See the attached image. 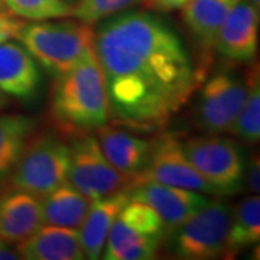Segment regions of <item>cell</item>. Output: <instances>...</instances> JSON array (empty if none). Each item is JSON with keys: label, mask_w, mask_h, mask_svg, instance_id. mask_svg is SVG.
Listing matches in <instances>:
<instances>
[{"label": "cell", "mask_w": 260, "mask_h": 260, "mask_svg": "<svg viewBox=\"0 0 260 260\" xmlns=\"http://www.w3.org/2000/svg\"><path fill=\"white\" fill-rule=\"evenodd\" d=\"M165 237L160 215L150 205L130 200L114 220L102 256L106 260L153 259Z\"/></svg>", "instance_id": "cell-4"}, {"label": "cell", "mask_w": 260, "mask_h": 260, "mask_svg": "<svg viewBox=\"0 0 260 260\" xmlns=\"http://www.w3.org/2000/svg\"><path fill=\"white\" fill-rule=\"evenodd\" d=\"M259 42V9L247 0H237L217 34L214 48L233 62L251 61Z\"/></svg>", "instance_id": "cell-12"}, {"label": "cell", "mask_w": 260, "mask_h": 260, "mask_svg": "<svg viewBox=\"0 0 260 260\" xmlns=\"http://www.w3.org/2000/svg\"><path fill=\"white\" fill-rule=\"evenodd\" d=\"M140 2L142 0H77L73 6V16L84 23L93 25L133 8Z\"/></svg>", "instance_id": "cell-24"}, {"label": "cell", "mask_w": 260, "mask_h": 260, "mask_svg": "<svg viewBox=\"0 0 260 260\" xmlns=\"http://www.w3.org/2000/svg\"><path fill=\"white\" fill-rule=\"evenodd\" d=\"M16 251L26 260H81L84 251L78 230L56 225H41L18 243Z\"/></svg>", "instance_id": "cell-17"}, {"label": "cell", "mask_w": 260, "mask_h": 260, "mask_svg": "<svg viewBox=\"0 0 260 260\" xmlns=\"http://www.w3.org/2000/svg\"><path fill=\"white\" fill-rule=\"evenodd\" d=\"M42 75L37 61L18 44H0V91L29 102L37 97Z\"/></svg>", "instance_id": "cell-13"}, {"label": "cell", "mask_w": 260, "mask_h": 260, "mask_svg": "<svg viewBox=\"0 0 260 260\" xmlns=\"http://www.w3.org/2000/svg\"><path fill=\"white\" fill-rule=\"evenodd\" d=\"M25 25L26 22L16 15L0 10V44L8 42L13 38H18L19 32Z\"/></svg>", "instance_id": "cell-25"}, {"label": "cell", "mask_w": 260, "mask_h": 260, "mask_svg": "<svg viewBox=\"0 0 260 260\" xmlns=\"http://www.w3.org/2000/svg\"><path fill=\"white\" fill-rule=\"evenodd\" d=\"M65 3H68V5H71V6H74L75 3H77V0H64Z\"/></svg>", "instance_id": "cell-31"}, {"label": "cell", "mask_w": 260, "mask_h": 260, "mask_svg": "<svg viewBox=\"0 0 260 260\" xmlns=\"http://www.w3.org/2000/svg\"><path fill=\"white\" fill-rule=\"evenodd\" d=\"M3 6H5V3H3V0H0V10L3 9Z\"/></svg>", "instance_id": "cell-32"}, {"label": "cell", "mask_w": 260, "mask_h": 260, "mask_svg": "<svg viewBox=\"0 0 260 260\" xmlns=\"http://www.w3.org/2000/svg\"><path fill=\"white\" fill-rule=\"evenodd\" d=\"M94 54L102 67L110 116L142 132L165 127L203 75L182 39L149 12H124L94 30Z\"/></svg>", "instance_id": "cell-1"}, {"label": "cell", "mask_w": 260, "mask_h": 260, "mask_svg": "<svg viewBox=\"0 0 260 260\" xmlns=\"http://www.w3.org/2000/svg\"><path fill=\"white\" fill-rule=\"evenodd\" d=\"M243 142L254 143L260 138V83L257 67L249 77V93L229 130Z\"/></svg>", "instance_id": "cell-22"}, {"label": "cell", "mask_w": 260, "mask_h": 260, "mask_svg": "<svg viewBox=\"0 0 260 260\" xmlns=\"http://www.w3.org/2000/svg\"><path fill=\"white\" fill-rule=\"evenodd\" d=\"M41 201L42 223L78 230L91 205L88 200L68 181L45 195Z\"/></svg>", "instance_id": "cell-18"}, {"label": "cell", "mask_w": 260, "mask_h": 260, "mask_svg": "<svg viewBox=\"0 0 260 260\" xmlns=\"http://www.w3.org/2000/svg\"><path fill=\"white\" fill-rule=\"evenodd\" d=\"M188 0H142L143 6L149 10L155 12H174L179 10Z\"/></svg>", "instance_id": "cell-27"}, {"label": "cell", "mask_w": 260, "mask_h": 260, "mask_svg": "<svg viewBox=\"0 0 260 260\" xmlns=\"http://www.w3.org/2000/svg\"><path fill=\"white\" fill-rule=\"evenodd\" d=\"M259 155L256 153L250 160L249 168H246L244 171V181H243V184H246L253 194H259Z\"/></svg>", "instance_id": "cell-26"}, {"label": "cell", "mask_w": 260, "mask_h": 260, "mask_svg": "<svg viewBox=\"0 0 260 260\" xmlns=\"http://www.w3.org/2000/svg\"><path fill=\"white\" fill-rule=\"evenodd\" d=\"M232 208L223 201H208L169 234L172 253L185 260L225 257Z\"/></svg>", "instance_id": "cell-6"}, {"label": "cell", "mask_w": 260, "mask_h": 260, "mask_svg": "<svg viewBox=\"0 0 260 260\" xmlns=\"http://www.w3.org/2000/svg\"><path fill=\"white\" fill-rule=\"evenodd\" d=\"M142 182H158L203 194L217 195L213 186L191 165L182 150L181 142L174 135H164L155 140L148 165L130 179L129 186Z\"/></svg>", "instance_id": "cell-10"}, {"label": "cell", "mask_w": 260, "mask_h": 260, "mask_svg": "<svg viewBox=\"0 0 260 260\" xmlns=\"http://www.w3.org/2000/svg\"><path fill=\"white\" fill-rule=\"evenodd\" d=\"M20 259L19 257V253L16 250H12L8 243L3 242L0 239V260H18Z\"/></svg>", "instance_id": "cell-28"}, {"label": "cell", "mask_w": 260, "mask_h": 260, "mask_svg": "<svg viewBox=\"0 0 260 260\" xmlns=\"http://www.w3.org/2000/svg\"><path fill=\"white\" fill-rule=\"evenodd\" d=\"M237 0H188L181 8L188 29L205 49H213L217 34Z\"/></svg>", "instance_id": "cell-19"}, {"label": "cell", "mask_w": 260, "mask_h": 260, "mask_svg": "<svg viewBox=\"0 0 260 260\" xmlns=\"http://www.w3.org/2000/svg\"><path fill=\"white\" fill-rule=\"evenodd\" d=\"M129 201V188H124L112 195L94 200L91 203L84 221L78 229L84 259L97 260L102 257L113 223Z\"/></svg>", "instance_id": "cell-15"}, {"label": "cell", "mask_w": 260, "mask_h": 260, "mask_svg": "<svg viewBox=\"0 0 260 260\" xmlns=\"http://www.w3.org/2000/svg\"><path fill=\"white\" fill-rule=\"evenodd\" d=\"M260 240V200L257 194L242 200L232 210V221L227 236L225 257H234L243 249Z\"/></svg>", "instance_id": "cell-21"}, {"label": "cell", "mask_w": 260, "mask_h": 260, "mask_svg": "<svg viewBox=\"0 0 260 260\" xmlns=\"http://www.w3.org/2000/svg\"><path fill=\"white\" fill-rule=\"evenodd\" d=\"M37 120L23 114H0V186L10 177L32 139Z\"/></svg>", "instance_id": "cell-20"}, {"label": "cell", "mask_w": 260, "mask_h": 260, "mask_svg": "<svg viewBox=\"0 0 260 260\" xmlns=\"http://www.w3.org/2000/svg\"><path fill=\"white\" fill-rule=\"evenodd\" d=\"M42 224L38 198L15 188L0 194V239L3 242L18 244Z\"/></svg>", "instance_id": "cell-16"}, {"label": "cell", "mask_w": 260, "mask_h": 260, "mask_svg": "<svg viewBox=\"0 0 260 260\" xmlns=\"http://www.w3.org/2000/svg\"><path fill=\"white\" fill-rule=\"evenodd\" d=\"M18 39L52 75L73 70L94 51V29L81 20H38L26 23Z\"/></svg>", "instance_id": "cell-3"}, {"label": "cell", "mask_w": 260, "mask_h": 260, "mask_svg": "<svg viewBox=\"0 0 260 260\" xmlns=\"http://www.w3.org/2000/svg\"><path fill=\"white\" fill-rule=\"evenodd\" d=\"M250 3L251 5H254L257 9H259V5H260V0H250Z\"/></svg>", "instance_id": "cell-30"}, {"label": "cell", "mask_w": 260, "mask_h": 260, "mask_svg": "<svg viewBox=\"0 0 260 260\" xmlns=\"http://www.w3.org/2000/svg\"><path fill=\"white\" fill-rule=\"evenodd\" d=\"M249 93V80L232 73H218L204 84L197 107L195 124L208 135L229 132Z\"/></svg>", "instance_id": "cell-9"}, {"label": "cell", "mask_w": 260, "mask_h": 260, "mask_svg": "<svg viewBox=\"0 0 260 260\" xmlns=\"http://www.w3.org/2000/svg\"><path fill=\"white\" fill-rule=\"evenodd\" d=\"M129 192L130 200L150 205L160 215L167 229V236L210 201L203 192L158 182L132 185L129 186Z\"/></svg>", "instance_id": "cell-11"}, {"label": "cell", "mask_w": 260, "mask_h": 260, "mask_svg": "<svg viewBox=\"0 0 260 260\" xmlns=\"http://www.w3.org/2000/svg\"><path fill=\"white\" fill-rule=\"evenodd\" d=\"M10 13L29 20H49L73 16V6L64 0H3Z\"/></svg>", "instance_id": "cell-23"}, {"label": "cell", "mask_w": 260, "mask_h": 260, "mask_svg": "<svg viewBox=\"0 0 260 260\" xmlns=\"http://www.w3.org/2000/svg\"><path fill=\"white\" fill-rule=\"evenodd\" d=\"M181 145L191 165L213 186L215 194L232 195L242 191L246 162L237 142L208 135L191 138Z\"/></svg>", "instance_id": "cell-7"}, {"label": "cell", "mask_w": 260, "mask_h": 260, "mask_svg": "<svg viewBox=\"0 0 260 260\" xmlns=\"http://www.w3.org/2000/svg\"><path fill=\"white\" fill-rule=\"evenodd\" d=\"M67 179L88 200H99L129 188L130 178L119 172L104 156L97 138L85 133L71 138Z\"/></svg>", "instance_id": "cell-8"}, {"label": "cell", "mask_w": 260, "mask_h": 260, "mask_svg": "<svg viewBox=\"0 0 260 260\" xmlns=\"http://www.w3.org/2000/svg\"><path fill=\"white\" fill-rule=\"evenodd\" d=\"M49 114L56 129L68 138L91 133L107 124L109 97L94 51L68 73L56 75Z\"/></svg>", "instance_id": "cell-2"}, {"label": "cell", "mask_w": 260, "mask_h": 260, "mask_svg": "<svg viewBox=\"0 0 260 260\" xmlns=\"http://www.w3.org/2000/svg\"><path fill=\"white\" fill-rule=\"evenodd\" d=\"M70 148L52 133L32 136L10 177V188L25 191L38 200L62 185L68 174Z\"/></svg>", "instance_id": "cell-5"}, {"label": "cell", "mask_w": 260, "mask_h": 260, "mask_svg": "<svg viewBox=\"0 0 260 260\" xmlns=\"http://www.w3.org/2000/svg\"><path fill=\"white\" fill-rule=\"evenodd\" d=\"M6 104H8V97H6V94L0 91V109H2V107H5Z\"/></svg>", "instance_id": "cell-29"}, {"label": "cell", "mask_w": 260, "mask_h": 260, "mask_svg": "<svg viewBox=\"0 0 260 260\" xmlns=\"http://www.w3.org/2000/svg\"><path fill=\"white\" fill-rule=\"evenodd\" d=\"M95 138L107 160L130 179L146 168L155 145V140L142 139L130 132L107 124L97 129Z\"/></svg>", "instance_id": "cell-14"}]
</instances>
